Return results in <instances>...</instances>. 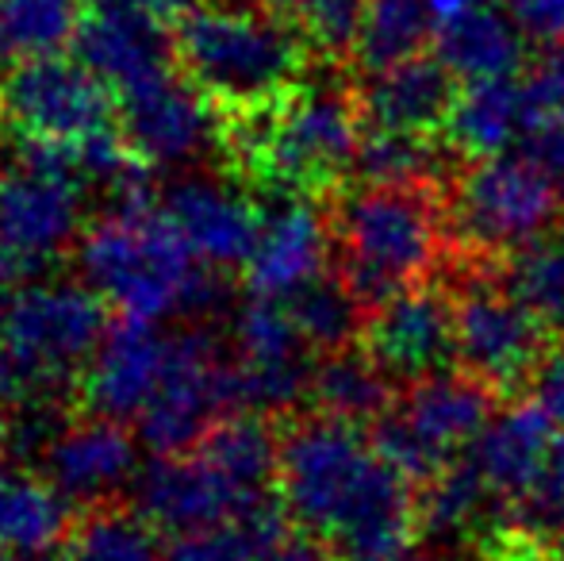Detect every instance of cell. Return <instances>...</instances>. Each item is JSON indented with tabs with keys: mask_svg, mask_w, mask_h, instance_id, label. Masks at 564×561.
<instances>
[{
	"mask_svg": "<svg viewBox=\"0 0 564 561\" xmlns=\"http://www.w3.org/2000/svg\"><path fill=\"white\" fill-rule=\"evenodd\" d=\"M281 496L289 516L349 561H392L403 554L419 508L411 477L392 465L357 423L315 416L281 442Z\"/></svg>",
	"mask_w": 564,
	"mask_h": 561,
	"instance_id": "1",
	"label": "cell"
},
{
	"mask_svg": "<svg viewBox=\"0 0 564 561\" xmlns=\"http://www.w3.org/2000/svg\"><path fill=\"white\" fill-rule=\"evenodd\" d=\"M177 66L224 120L258 116L304 85L312 58L296 20L261 4L208 0L177 20Z\"/></svg>",
	"mask_w": 564,
	"mask_h": 561,
	"instance_id": "2",
	"label": "cell"
},
{
	"mask_svg": "<svg viewBox=\"0 0 564 561\" xmlns=\"http://www.w3.org/2000/svg\"><path fill=\"white\" fill-rule=\"evenodd\" d=\"M446 188L426 185H354L330 204V235L338 242V278L365 312L403 289L431 281L449 262Z\"/></svg>",
	"mask_w": 564,
	"mask_h": 561,
	"instance_id": "3",
	"label": "cell"
},
{
	"mask_svg": "<svg viewBox=\"0 0 564 561\" xmlns=\"http://www.w3.org/2000/svg\"><path fill=\"white\" fill-rule=\"evenodd\" d=\"M361 123L357 89L300 85L265 112L224 120V154L258 185L319 201L354 173Z\"/></svg>",
	"mask_w": 564,
	"mask_h": 561,
	"instance_id": "4",
	"label": "cell"
},
{
	"mask_svg": "<svg viewBox=\"0 0 564 561\" xmlns=\"http://www.w3.org/2000/svg\"><path fill=\"white\" fill-rule=\"evenodd\" d=\"M77 270L119 315L134 320L193 315L204 323L227 304L224 278L204 270L165 212L105 216L85 227L77 239Z\"/></svg>",
	"mask_w": 564,
	"mask_h": 561,
	"instance_id": "5",
	"label": "cell"
},
{
	"mask_svg": "<svg viewBox=\"0 0 564 561\" xmlns=\"http://www.w3.org/2000/svg\"><path fill=\"white\" fill-rule=\"evenodd\" d=\"M442 196L457 262L473 266H499L514 250L545 239L564 216L561 177L527 154L468 158Z\"/></svg>",
	"mask_w": 564,
	"mask_h": 561,
	"instance_id": "6",
	"label": "cell"
},
{
	"mask_svg": "<svg viewBox=\"0 0 564 561\" xmlns=\"http://www.w3.org/2000/svg\"><path fill=\"white\" fill-rule=\"evenodd\" d=\"M108 308L93 284L43 281L12 292L0 308V350L20 381V397H51L82 381L108 335Z\"/></svg>",
	"mask_w": 564,
	"mask_h": 561,
	"instance_id": "7",
	"label": "cell"
},
{
	"mask_svg": "<svg viewBox=\"0 0 564 561\" xmlns=\"http://www.w3.org/2000/svg\"><path fill=\"white\" fill-rule=\"evenodd\" d=\"M496 397L499 392L491 385L476 381L465 369L460 374L442 369L408 385L400 404H392L377 420L372 442L411 481H434L491 423Z\"/></svg>",
	"mask_w": 564,
	"mask_h": 561,
	"instance_id": "8",
	"label": "cell"
},
{
	"mask_svg": "<svg viewBox=\"0 0 564 561\" xmlns=\"http://www.w3.org/2000/svg\"><path fill=\"white\" fill-rule=\"evenodd\" d=\"M15 165L0 173V247L20 270H39L85 235V181L69 147L15 142Z\"/></svg>",
	"mask_w": 564,
	"mask_h": 561,
	"instance_id": "9",
	"label": "cell"
},
{
	"mask_svg": "<svg viewBox=\"0 0 564 561\" xmlns=\"http://www.w3.org/2000/svg\"><path fill=\"white\" fill-rule=\"evenodd\" d=\"M457 366L496 392L522 389L550 354V327L499 281V266L457 262Z\"/></svg>",
	"mask_w": 564,
	"mask_h": 561,
	"instance_id": "10",
	"label": "cell"
},
{
	"mask_svg": "<svg viewBox=\"0 0 564 561\" xmlns=\"http://www.w3.org/2000/svg\"><path fill=\"white\" fill-rule=\"evenodd\" d=\"M0 123L15 142L82 147L119 128L116 93L97 69L62 54H39L12 66L0 82Z\"/></svg>",
	"mask_w": 564,
	"mask_h": 561,
	"instance_id": "11",
	"label": "cell"
},
{
	"mask_svg": "<svg viewBox=\"0 0 564 561\" xmlns=\"http://www.w3.org/2000/svg\"><path fill=\"white\" fill-rule=\"evenodd\" d=\"M235 408V358H227L224 343L196 323L170 338V362L158 392L134 423L154 454H188Z\"/></svg>",
	"mask_w": 564,
	"mask_h": 561,
	"instance_id": "12",
	"label": "cell"
},
{
	"mask_svg": "<svg viewBox=\"0 0 564 561\" xmlns=\"http://www.w3.org/2000/svg\"><path fill=\"white\" fill-rule=\"evenodd\" d=\"M116 105L119 131L150 165H188L212 147L224 150L219 108L173 66L116 89Z\"/></svg>",
	"mask_w": 564,
	"mask_h": 561,
	"instance_id": "13",
	"label": "cell"
},
{
	"mask_svg": "<svg viewBox=\"0 0 564 561\" xmlns=\"http://www.w3.org/2000/svg\"><path fill=\"white\" fill-rule=\"evenodd\" d=\"M365 350L395 381H423L457 358V304L446 284H415L372 308L361 331Z\"/></svg>",
	"mask_w": 564,
	"mask_h": 561,
	"instance_id": "14",
	"label": "cell"
},
{
	"mask_svg": "<svg viewBox=\"0 0 564 561\" xmlns=\"http://www.w3.org/2000/svg\"><path fill=\"white\" fill-rule=\"evenodd\" d=\"M131 496L134 511L142 519L173 535L227 524V519H238L250 504L261 500V496L238 488L200 450H193V454H158V462L134 473Z\"/></svg>",
	"mask_w": 564,
	"mask_h": 561,
	"instance_id": "15",
	"label": "cell"
},
{
	"mask_svg": "<svg viewBox=\"0 0 564 561\" xmlns=\"http://www.w3.org/2000/svg\"><path fill=\"white\" fill-rule=\"evenodd\" d=\"M170 338L162 335L154 320H134V315H119L85 366L77 392L89 416H105V420H139V412L150 404L158 392V381L170 362Z\"/></svg>",
	"mask_w": 564,
	"mask_h": 561,
	"instance_id": "16",
	"label": "cell"
},
{
	"mask_svg": "<svg viewBox=\"0 0 564 561\" xmlns=\"http://www.w3.org/2000/svg\"><path fill=\"white\" fill-rule=\"evenodd\" d=\"M330 216H323L315 196H289L261 219L253 258L246 262V284L253 296L292 300L315 278L330 255Z\"/></svg>",
	"mask_w": 564,
	"mask_h": 561,
	"instance_id": "17",
	"label": "cell"
},
{
	"mask_svg": "<svg viewBox=\"0 0 564 561\" xmlns=\"http://www.w3.org/2000/svg\"><path fill=\"white\" fill-rule=\"evenodd\" d=\"M162 212L185 235L204 266L212 270H238L253 258L261 235L258 208L238 188L208 177H188L165 193Z\"/></svg>",
	"mask_w": 564,
	"mask_h": 561,
	"instance_id": "18",
	"label": "cell"
},
{
	"mask_svg": "<svg viewBox=\"0 0 564 561\" xmlns=\"http://www.w3.org/2000/svg\"><path fill=\"white\" fill-rule=\"evenodd\" d=\"M43 470L69 504H100L131 485L139 473L134 439L119 420L85 416L62 427V434L46 450Z\"/></svg>",
	"mask_w": 564,
	"mask_h": 561,
	"instance_id": "19",
	"label": "cell"
},
{
	"mask_svg": "<svg viewBox=\"0 0 564 561\" xmlns=\"http://www.w3.org/2000/svg\"><path fill=\"white\" fill-rule=\"evenodd\" d=\"M553 412L538 404H514L507 412L491 416V423L476 434L465 450V462L484 477V485L503 500H522L538 493L545 481L553 454Z\"/></svg>",
	"mask_w": 564,
	"mask_h": 561,
	"instance_id": "20",
	"label": "cell"
},
{
	"mask_svg": "<svg viewBox=\"0 0 564 561\" xmlns=\"http://www.w3.org/2000/svg\"><path fill=\"white\" fill-rule=\"evenodd\" d=\"M357 105L365 128L434 136L446 128L457 105V85L438 54H415L377 74H365V82L357 85Z\"/></svg>",
	"mask_w": 564,
	"mask_h": 561,
	"instance_id": "21",
	"label": "cell"
},
{
	"mask_svg": "<svg viewBox=\"0 0 564 561\" xmlns=\"http://www.w3.org/2000/svg\"><path fill=\"white\" fill-rule=\"evenodd\" d=\"M77 51H82L85 66L97 69L112 89H127V85L177 62V46L162 28V20L108 4L85 12V23L77 31Z\"/></svg>",
	"mask_w": 564,
	"mask_h": 561,
	"instance_id": "22",
	"label": "cell"
},
{
	"mask_svg": "<svg viewBox=\"0 0 564 561\" xmlns=\"http://www.w3.org/2000/svg\"><path fill=\"white\" fill-rule=\"evenodd\" d=\"M434 54L460 82L511 77L522 66V28L480 0H438Z\"/></svg>",
	"mask_w": 564,
	"mask_h": 561,
	"instance_id": "23",
	"label": "cell"
},
{
	"mask_svg": "<svg viewBox=\"0 0 564 561\" xmlns=\"http://www.w3.org/2000/svg\"><path fill=\"white\" fill-rule=\"evenodd\" d=\"M527 123V89L511 77H491V82H468L465 93H457L446 120V142L453 154L488 158L503 154L511 139L522 136Z\"/></svg>",
	"mask_w": 564,
	"mask_h": 561,
	"instance_id": "24",
	"label": "cell"
},
{
	"mask_svg": "<svg viewBox=\"0 0 564 561\" xmlns=\"http://www.w3.org/2000/svg\"><path fill=\"white\" fill-rule=\"evenodd\" d=\"M69 535V500L51 481L0 465V550L51 554Z\"/></svg>",
	"mask_w": 564,
	"mask_h": 561,
	"instance_id": "25",
	"label": "cell"
},
{
	"mask_svg": "<svg viewBox=\"0 0 564 561\" xmlns=\"http://www.w3.org/2000/svg\"><path fill=\"white\" fill-rule=\"evenodd\" d=\"M312 400L330 420L361 427L365 420H380L392 408V377L377 366L369 350L346 346L315 362Z\"/></svg>",
	"mask_w": 564,
	"mask_h": 561,
	"instance_id": "26",
	"label": "cell"
},
{
	"mask_svg": "<svg viewBox=\"0 0 564 561\" xmlns=\"http://www.w3.org/2000/svg\"><path fill=\"white\" fill-rule=\"evenodd\" d=\"M434 31H438V0H365L354 62L361 74H377L423 54Z\"/></svg>",
	"mask_w": 564,
	"mask_h": 561,
	"instance_id": "27",
	"label": "cell"
},
{
	"mask_svg": "<svg viewBox=\"0 0 564 561\" xmlns=\"http://www.w3.org/2000/svg\"><path fill=\"white\" fill-rule=\"evenodd\" d=\"M284 511L269 496L242 511L238 519L196 531H181L165 547V561H261L284 542Z\"/></svg>",
	"mask_w": 564,
	"mask_h": 561,
	"instance_id": "28",
	"label": "cell"
},
{
	"mask_svg": "<svg viewBox=\"0 0 564 561\" xmlns=\"http://www.w3.org/2000/svg\"><path fill=\"white\" fill-rule=\"evenodd\" d=\"M449 142H434L431 136H415V131H377L357 147L354 177L365 185H426V188H446L453 173H446Z\"/></svg>",
	"mask_w": 564,
	"mask_h": 561,
	"instance_id": "29",
	"label": "cell"
},
{
	"mask_svg": "<svg viewBox=\"0 0 564 561\" xmlns=\"http://www.w3.org/2000/svg\"><path fill=\"white\" fill-rule=\"evenodd\" d=\"M196 450L250 496H265V485L281 470V442L258 412L224 416Z\"/></svg>",
	"mask_w": 564,
	"mask_h": 561,
	"instance_id": "30",
	"label": "cell"
},
{
	"mask_svg": "<svg viewBox=\"0 0 564 561\" xmlns=\"http://www.w3.org/2000/svg\"><path fill=\"white\" fill-rule=\"evenodd\" d=\"M289 308L315 354H335L354 346L365 331V320H369L365 304L349 292V284L338 273L335 278H315L289 300Z\"/></svg>",
	"mask_w": 564,
	"mask_h": 561,
	"instance_id": "31",
	"label": "cell"
},
{
	"mask_svg": "<svg viewBox=\"0 0 564 561\" xmlns=\"http://www.w3.org/2000/svg\"><path fill=\"white\" fill-rule=\"evenodd\" d=\"M150 519L134 511L97 508L69 531L66 561H165Z\"/></svg>",
	"mask_w": 564,
	"mask_h": 561,
	"instance_id": "32",
	"label": "cell"
},
{
	"mask_svg": "<svg viewBox=\"0 0 564 561\" xmlns=\"http://www.w3.org/2000/svg\"><path fill=\"white\" fill-rule=\"evenodd\" d=\"M499 281L545 323L564 327V239H538L499 262Z\"/></svg>",
	"mask_w": 564,
	"mask_h": 561,
	"instance_id": "33",
	"label": "cell"
},
{
	"mask_svg": "<svg viewBox=\"0 0 564 561\" xmlns=\"http://www.w3.org/2000/svg\"><path fill=\"white\" fill-rule=\"evenodd\" d=\"M491 496L496 493L484 485L480 473L460 457L457 465H449L434 481H426V496L419 504V524L434 539H457V535L476 531Z\"/></svg>",
	"mask_w": 564,
	"mask_h": 561,
	"instance_id": "34",
	"label": "cell"
},
{
	"mask_svg": "<svg viewBox=\"0 0 564 561\" xmlns=\"http://www.w3.org/2000/svg\"><path fill=\"white\" fill-rule=\"evenodd\" d=\"M89 8L82 0H0V15L12 35L15 54H58L77 43V31Z\"/></svg>",
	"mask_w": 564,
	"mask_h": 561,
	"instance_id": "35",
	"label": "cell"
},
{
	"mask_svg": "<svg viewBox=\"0 0 564 561\" xmlns=\"http://www.w3.org/2000/svg\"><path fill=\"white\" fill-rule=\"evenodd\" d=\"M361 20H365V0H307L304 12L296 15L312 54L330 62L354 58Z\"/></svg>",
	"mask_w": 564,
	"mask_h": 561,
	"instance_id": "36",
	"label": "cell"
},
{
	"mask_svg": "<svg viewBox=\"0 0 564 561\" xmlns=\"http://www.w3.org/2000/svg\"><path fill=\"white\" fill-rule=\"evenodd\" d=\"M527 112L557 116L564 120V43L534 62L527 77Z\"/></svg>",
	"mask_w": 564,
	"mask_h": 561,
	"instance_id": "37",
	"label": "cell"
},
{
	"mask_svg": "<svg viewBox=\"0 0 564 561\" xmlns=\"http://www.w3.org/2000/svg\"><path fill=\"white\" fill-rule=\"evenodd\" d=\"M522 154L530 162H538L542 170H550L553 177H564V120L542 112H527L522 123Z\"/></svg>",
	"mask_w": 564,
	"mask_h": 561,
	"instance_id": "38",
	"label": "cell"
},
{
	"mask_svg": "<svg viewBox=\"0 0 564 561\" xmlns=\"http://www.w3.org/2000/svg\"><path fill=\"white\" fill-rule=\"evenodd\" d=\"M527 516L538 527H564V431L553 439L550 470L538 493L527 500Z\"/></svg>",
	"mask_w": 564,
	"mask_h": 561,
	"instance_id": "39",
	"label": "cell"
},
{
	"mask_svg": "<svg viewBox=\"0 0 564 561\" xmlns=\"http://www.w3.org/2000/svg\"><path fill=\"white\" fill-rule=\"evenodd\" d=\"M507 4H511V20L522 28V35L550 46L564 43V0H507Z\"/></svg>",
	"mask_w": 564,
	"mask_h": 561,
	"instance_id": "40",
	"label": "cell"
},
{
	"mask_svg": "<svg viewBox=\"0 0 564 561\" xmlns=\"http://www.w3.org/2000/svg\"><path fill=\"white\" fill-rule=\"evenodd\" d=\"M538 400L553 412V420L564 423V335L550 346L542 369H538Z\"/></svg>",
	"mask_w": 564,
	"mask_h": 561,
	"instance_id": "41",
	"label": "cell"
},
{
	"mask_svg": "<svg viewBox=\"0 0 564 561\" xmlns=\"http://www.w3.org/2000/svg\"><path fill=\"white\" fill-rule=\"evenodd\" d=\"M97 4L108 8H131V12L154 15L162 23H177L181 15H188L196 8V0H97Z\"/></svg>",
	"mask_w": 564,
	"mask_h": 561,
	"instance_id": "42",
	"label": "cell"
},
{
	"mask_svg": "<svg viewBox=\"0 0 564 561\" xmlns=\"http://www.w3.org/2000/svg\"><path fill=\"white\" fill-rule=\"evenodd\" d=\"M261 561H341L338 554L323 550L319 542H304V539H284L281 547H273Z\"/></svg>",
	"mask_w": 564,
	"mask_h": 561,
	"instance_id": "43",
	"label": "cell"
},
{
	"mask_svg": "<svg viewBox=\"0 0 564 561\" xmlns=\"http://www.w3.org/2000/svg\"><path fill=\"white\" fill-rule=\"evenodd\" d=\"M15 397H20V381H15V369H12V362H8V354L0 350V450H4L8 412H12Z\"/></svg>",
	"mask_w": 564,
	"mask_h": 561,
	"instance_id": "44",
	"label": "cell"
},
{
	"mask_svg": "<svg viewBox=\"0 0 564 561\" xmlns=\"http://www.w3.org/2000/svg\"><path fill=\"white\" fill-rule=\"evenodd\" d=\"M20 262H15L12 255H8L4 247H0V304L8 300V292H12V284H15V278H20Z\"/></svg>",
	"mask_w": 564,
	"mask_h": 561,
	"instance_id": "45",
	"label": "cell"
},
{
	"mask_svg": "<svg viewBox=\"0 0 564 561\" xmlns=\"http://www.w3.org/2000/svg\"><path fill=\"white\" fill-rule=\"evenodd\" d=\"M253 4L269 8V12H281V15H289V20H296V15L304 12V4H307V0H253Z\"/></svg>",
	"mask_w": 564,
	"mask_h": 561,
	"instance_id": "46",
	"label": "cell"
},
{
	"mask_svg": "<svg viewBox=\"0 0 564 561\" xmlns=\"http://www.w3.org/2000/svg\"><path fill=\"white\" fill-rule=\"evenodd\" d=\"M15 54V46H12V35H8V28H4V15H0V69L8 66V58Z\"/></svg>",
	"mask_w": 564,
	"mask_h": 561,
	"instance_id": "47",
	"label": "cell"
},
{
	"mask_svg": "<svg viewBox=\"0 0 564 561\" xmlns=\"http://www.w3.org/2000/svg\"><path fill=\"white\" fill-rule=\"evenodd\" d=\"M0 561H51V558H46V554H8V550H4Z\"/></svg>",
	"mask_w": 564,
	"mask_h": 561,
	"instance_id": "48",
	"label": "cell"
},
{
	"mask_svg": "<svg viewBox=\"0 0 564 561\" xmlns=\"http://www.w3.org/2000/svg\"><path fill=\"white\" fill-rule=\"evenodd\" d=\"M392 561H442V558H403L400 554V558H392Z\"/></svg>",
	"mask_w": 564,
	"mask_h": 561,
	"instance_id": "49",
	"label": "cell"
},
{
	"mask_svg": "<svg viewBox=\"0 0 564 561\" xmlns=\"http://www.w3.org/2000/svg\"><path fill=\"white\" fill-rule=\"evenodd\" d=\"M480 4H488V0H480Z\"/></svg>",
	"mask_w": 564,
	"mask_h": 561,
	"instance_id": "50",
	"label": "cell"
},
{
	"mask_svg": "<svg viewBox=\"0 0 564 561\" xmlns=\"http://www.w3.org/2000/svg\"><path fill=\"white\" fill-rule=\"evenodd\" d=\"M561 531H564V527H561Z\"/></svg>",
	"mask_w": 564,
	"mask_h": 561,
	"instance_id": "51",
	"label": "cell"
}]
</instances>
